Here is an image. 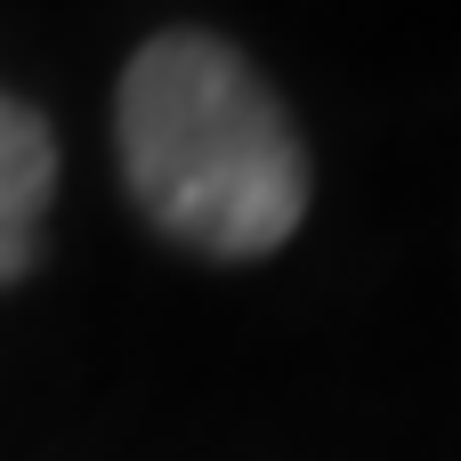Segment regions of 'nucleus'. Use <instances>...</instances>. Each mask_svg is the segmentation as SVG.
<instances>
[{
  "instance_id": "f257e3e1",
  "label": "nucleus",
  "mask_w": 461,
  "mask_h": 461,
  "mask_svg": "<svg viewBox=\"0 0 461 461\" xmlns=\"http://www.w3.org/2000/svg\"><path fill=\"white\" fill-rule=\"evenodd\" d=\"M113 154L146 227L219 267L276 259L316 194L292 105L235 41L203 24L138 41L113 89Z\"/></svg>"
},
{
  "instance_id": "f03ea898",
  "label": "nucleus",
  "mask_w": 461,
  "mask_h": 461,
  "mask_svg": "<svg viewBox=\"0 0 461 461\" xmlns=\"http://www.w3.org/2000/svg\"><path fill=\"white\" fill-rule=\"evenodd\" d=\"M57 170H65V154H57L49 113H32L24 97L0 89V284H24L32 276Z\"/></svg>"
}]
</instances>
